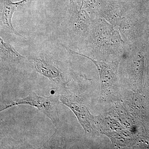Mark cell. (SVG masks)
I'll use <instances>...</instances> for the list:
<instances>
[{"label": "cell", "mask_w": 149, "mask_h": 149, "mask_svg": "<svg viewBox=\"0 0 149 149\" xmlns=\"http://www.w3.org/2000/svg\"><path fill=\"white\" fill-rule=\"evenodd\" d=\"M59 128H57L55 132L49 141L44 145L45 148H65V138L61 135Z\"/></svg>", "instance_id": "ba28073f"}, {"label": "cell", "mask_w": 149, "mask_h": 149, "mask_svg": "<svg viewBox=\"0 0 149 149\" xmlns=\"http://www.w3.org/2000/svg\"><path fill=\"white\" fill-rule=\"evenodd\" d=\"M59 99L61 103L68 107L73 112L85 133L89 134L91 133L94 117L88 108L84 105L73 101L63 93L59 95Z\"/></svg>", "instance_id": "277c9868"}, {"label": "cell", "mask_w": 149, "mask_h": 149, "mask_svg": "<svg viewBox=\"0 0 149 149\" xmlns=\"http://www.w3.org/2000/svg\"><path fill=\"white\" fill-rule=\"evenodd\" d=\"M93 21L82 6L70 0L67 18L68 36L72 41H83Z\"/></svg>", "instance_id": "3957f363"}, {"label": "cell", "mask_w": 149, "mask_h": 149, "mask_svg": "<svg viewBox=\"0 0 149 149\" xmlns=\"http://www.w3.org/2000/svg\"><path fill=\"white\" fill-rule=\"evenodd\" d=\"M0 56L1 63L15 69L28 61V58L22 55L10 44L0 38Z\"/></svg>", "instance_id": "8992f818"}, {"label": "cell", "mask_w": 149, "mask_h": 149, "mask_svg": "<svg viewBox=\"0 0 149 149\" xmlns=\"http://www.w3.org/2000/svg\"><path fill=\"white\" fill-rule=\"evenodd\" d=\"M67 49L71 54L78 55L89 59L95 65L100 74L102 92L106 91L114 84L116 79L115 74L111 67L108 64L103 62L97 61L90 57L83 54L76 52L70 49Z\"/></svg>", "instance_id": "52a82bcc"}, {"label": "cell", "mask_w": 149, "mask_h": 149, "mask_svg": "<svg viewBox=\"0 0 149 149\" xmlns=\"http://www.w3.org/2000/svg\"><path fill=\"white\" fill-rule=\"evenodd\" d=\"M28 59L35 72L48 78L59 88L65 90L70 80L65 63L43 54L30 56Z\"/></svg>", "instance_id": "6da1fadb"}, {"label": "cell", "mask_w": 149, "mask_h": 149, "mask_svg": "<svg viewBox=\"0 0 149 149\" xmlns=\"http://www.w3.org/2000/svg\"><path fill=\"white\" fill-rule=\"evenodd\" d=\"M29 0H22L17 2L13 3L10 0H2L1 6V29L5 32L14 34L24 38L14 28L12 22L13 15L16 9L22 6Z\"/></svg>", "instance_id": "5b68a950"}, {"label": "cell", "mask_w": 149, "mask_h": 149, "mask_svg": "<svg viewBox=\"0 0 149 149\" xmlns=\"http://www.w3.org/2000/svg\"><path fill=\"white\" fill-rule=\"evenodd\" d=\"M59 95L53 94L49 96H40L33 92L22 99H17L8 103L1 105L0 111L19 105H28L38 109L45 115L56 128L60 125L58 107L60 103Z\"/></svg>", "instance_id": "7a4b0ae2"}]
</instances>
